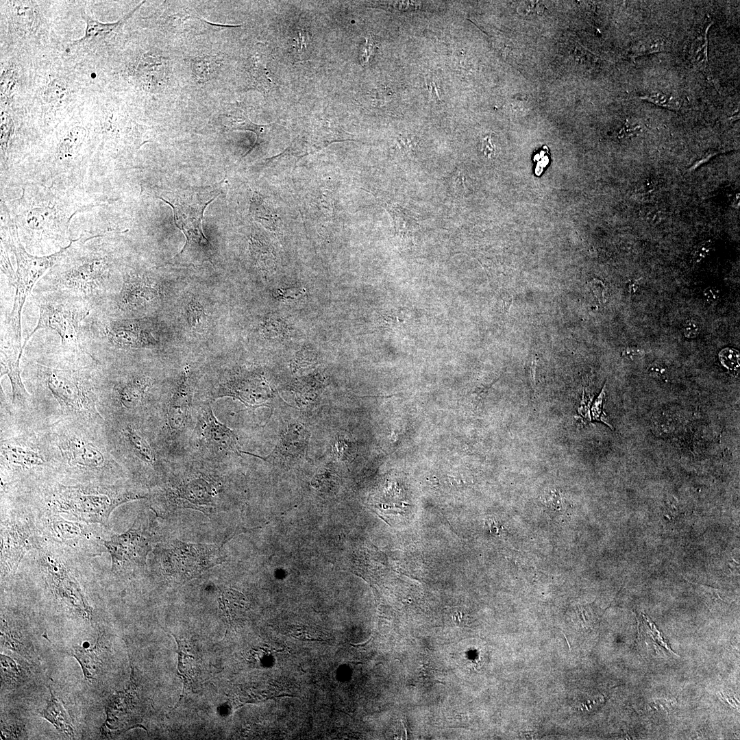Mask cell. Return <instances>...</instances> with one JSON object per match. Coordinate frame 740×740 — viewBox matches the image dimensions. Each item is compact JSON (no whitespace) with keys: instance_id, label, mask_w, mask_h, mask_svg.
Returning <instances> with one entry per match:
<instances>
[{"instance_id":"6da1fadb","label":"cell","mask_w":740,"mask_h":740,"mask_svg":"<svg viewBox=\"0 0 740 740\" xmlns=\"http://www.w3.org/2000/svg\"><path fill=\"white\" fill-rule=\"evenodd\" d=\"M112 234L71 240L32 292L66 291L88 302L93 310L105 306L121 289L125 265L117 256Z\"/></svg>"},{"instance_id":"7a4b0ae2","label":"cell","mask_w":740,"mask_h":740,"mask_svg":"<svg viewBox=\"0 0 740 740\" xmlns=\"http://www.w3.org/2000/svg\"><path fill=\"white\" fill-rule=\"evenodd\" d=\"M19 197L3 199L15 223L21 241L30 254L48 255L68 245L72 219L97 206L84 188H63L29 184L21 186Z\"/></svg>"},{"instance_id":"3957f363","label":"cell","mask_w":740,"mask_h":740,"mask_svg":"<svg viewBox=\"0 0 740 740\" xmlns=\"http://www.w3.org/2000/svg\"><path fill=\"white\" fill-rule=\"evenodd\" d=\"M1 242L13 254L16 264L15 280L12 284L14 289L13 304L6 316L1 317V335L23 345L21 316L25 303L38 281L57 262L69 247L71 242L49 255L32 254L22 244L17 227L9 213L1 217Z\"/></svg>"},{"instance_id":"277c9868","label":"cell","mask_w":740,"mask_h":740,"mask_svg":"<svg viewBox=\"0 0 740 740\" xmlns=\"http://www.w3.org/2000/svg\"><path fill=\"white\" fill-rule=\"evenodd\" d=\"M38 308V319L27 336L23 348L40 330H51L60 340V348L71 354L86 352V331L92 307L84 299L66 291L32 292L28 299Z\"/></svg>"},{"instance_id":"5b68a950","label":"cell","mask_w":740,"mask_h":740,"mask_svg":"<svg viewBox=\"0 0 740 740\" xmlns=\"http://www.w3.org/2000/svg\"><path fill=\"white\" fill-rule=\"evenodd\" d=\"M145 497L141 493L123 488L60 485L51 498L50 506L53 510L79 521L107 525L110 515L116 507Z\"/></svg>"},{"instance_id":"8992f818","label":"cell","mask_w":740,"mask_h":740,"mask_svg":"<svg viewBox=\"0 0 740 740\" xmlns=\"http://www.w3.org/2000/svg\"><path fill=\"white\" fill-rule=\"evenodd\" d=\"M216 197L207 199L194 192L177 193L174 198L159 197L173 209L175 225L184 233L186 241L181 251L174 259L180 262L201 263L212 256L210 243L202 229L204 212Z\"/></svg>"},{"instance_id":"52a82bcc","label":"cell","mask_w":740,"mask_h":740,"mask_svg":"<svg viewBox=\"0 0 740 740\" xmlns=\"http://www.w3.org/2000/svg\"><path fill=\"white\" fill-rule=\"evenodd\" d=\"M155 554L162 575L176 582L189 580L224 562V554L216 545L178 540L160 544Z\"/></svg>"},{"instance_id":"ba28073f","label":"cell","mask_w":740,"mask_h":740,"mask_svg":"<svg viewBox=\"0 0 740 740\" xmlns=\"http://www.w3.org/2000/svg\"><path fill=\"white\" fill-rule=\"evenodd\" d=\"M36 380L71 410L79 411L85 408L91 411L92 375L87 367L75 369L52 366L41 361L33 363Z\"/></svg>"},{"instance_id":"9c48e42d","label":"cell","mask_w":740,"mask_h":740,"mask_svg":"<svg viewBox=\"0 0 740 740\" xmlns=\"http://www.w3.org/2000/svg\"><path fill=\"white\" fill-rule=\"evenodd\" d=\"M138 516L128 530L103 541L112 558V571L130 573L146 565L147 556L151 549V535Z\"/></svg>"},{"instance_id":"30bf717a","label":"cell","mask_w":740,"mask_h":740,"mask_svg":"<svg viewBox=\"0 0 740 740\" xmlns=\"http://www.w3.org/2000/svg\"><path fill=\"white\" fill-rule=\"evenodd\" d=\"M34 529L24 518L12 517L1 523V576L15 572L21 560L34 544Z\"/></svg>"},{"instance_id":"8fae6325","label":"cell","mask_w":740,"mask_h":740,"mask_svg":"<svg viewBox=\"0 0 740 740\" xmlns=\"http://www.w3.org/2000/svg\"><path fill=\"white\" fill-rule=\"evenodd\" d=\"M42 563L47 573L49 584L56 597L79 617L90 619L92 609L79 584L62 562L51 554H45Z\"/></svg>"},{"instance_id":"7c38bea8","label":"cell","mask_w":740,"mask_h":740,"mask_svg":"<svg viewBox=\"0 0 740 740\" xmlns=\"http://www.w3.org/2000/svg\"><path fill=\"white\" fill-rule=\"evenodd\" d=\"M198 432L201 443L212 452L238 453L239 450L236 435L216 418L209 403L201 409Z\"/></svg>"},{"instance_id":"4fadbf2b","label":"cell","mask_w":740,"mask_h":740,"mask_svg":"<svg viewBox=\"0 0 740 740\" xmlns=\"http://www.w3.org/2000/svg\"><path fill=\"white\" fill-rule=\"evenodd\" d=\"M347 140L339 130L323 123L310 127L300 132L290 146L280 156L291 155L297 161L303 157L320 151L335 142Z\"/></svg>"},{"instance_id":"5bb4252c","label":"cell","mask_w":740,"mask_h":740,"mask_svg":"<svg viewBox=\"0 0 740 740\" xmlns=\"http://www.w3.org/2000/svg\"><path fill=\"white\" fill-rule=\"evenodd\" d=\"M193 394L190 371L186 366L168 405L167 421L172 432H177L184 426L191 406Z\"/></svg>"},{"instance_id":"9a60e30c","label":"cell","mask_w":740,"mask_h":740,"mask_svg":"<svg viewBox=\"0 0 740 740\" xmlns=\"http://www.w3.org/2000/svg\"><path fill=\"white\" fill-rule=\"evenodd\" d=\"M23 345L1 339V376L7 375L10 380L13 401H23L29 396L21 377L20 360Z\"/></svg>"},{"instance_id":"2e32d148","label":"cell","mask_w":740,"mask_h":740,"mask_svg":"<svg viewBox=\"0 0 740 740\" xmlns=\"http://www.w3.org/2000/svg\"><path fill=\"white\" fill-rule=\"evenodd\" d=\"M215 489L204 478L197 477L184 482L171 493L178 506L201 509L202 505H212Z\"/></svg>"},{"instance_id":"e0dca14e","label":"cell","mask_w":740,"mask_h":740,"mask_svg":"<svg viewBox=\"0 0 740 740\" xmlns=\"http://www.w3.org/2000/svg\"><path fill=\"white\" fill-rule=\"evenodd\" d=\"M64 452L71 465L97 468L104 463L103 454L96 447L77 439L67 442Z\"/></svg>"},{"instance_id":"ac0fdd59","label":"cell","mask_w":740,"mask_h":740,"mask_svg":"<svg viewBox=\"0 0 740 740\" xmlns=\"http://www.w3.org/2000/svg\"><path fill=\"white\" fill-rule=\"evenodd\" d=\"M269 58L266 46L257 43L248 58L247 65V72L254 82L264 90L271 89L275 85L267 68Z\"/></svg>"},{"instance_id":"d6986e66","label":"cell","mask_w":740,"mask_h":740,"mask_svg":"<svg viewBox=\"0 0 740 740\" xmlns=\"http://www.w3.org/2000/svg\"><path fill=\"white\" fill-rule=\"evenodd\" d=\"M152 383V379L149 376L136 375L117 382L115 389L123 405L132 408L140 404Z\"/></svg>"},{"instance_id":"ffe728a7","label":"cell","mask_w":740,"mask_h":740,"mask_svg":"<svg viewBox=\"0 0 740 740\" xmlns=\"http://www.w3.org/2000/svg\"><path fill=\"white\" fill-rule=\"evenodd\" d=\"M144 3L145 1H143L131 12H128L123 17L120 18L118 21L114 23H100L96 20L92 19L91 17L85 15L84 16V18L86 23V27L84 36L83 38L73 42L72 43V45L86 42L96 38L100 37L101 36H106L114 32L119 30L120 29H121L124 23Z\"/></svg>"},{"instance_id":"44dd1931","label":"cell","mask_w":740,"mask_h":740,"mask_svg":"<svg viewBox=\"0 0 740 740\" xmlns=\"http://www.w3.org/2000/svg\"><path fill=\"white\" fill-rule=\"evenodd\" d=\"M50 692V699L47 701V706L40 713V715L49 721L59 731L73 737L74 730L69 715L51 689Z\"/></svg>"},{"instance_id":"7402d4cb","label":"cell","mask_w":740,"mask_h":740,"mask_svg":"<svg viewBox=\"0 0 740 740\" xmlns=\"http://www.w3.org/2000/svg\"><path fill=\"white\" fill-rule=\"evenodd\" d=\"M49 523L53 535L63 542L78 541L87 537L88 533H90L84 524L70 522L58 516H52Z\"/></svg>"},{"instance_id":"603a6c76","label":"cell","mask_w":740,"mask_h":740,"mask_svg":"<svg viewBox=\"0 0 740 740\" xmlns=\"http://www.w3.org/2000/svg\"><path fill=\"white\" fill-rule=\"evenodd\" d=\"M72 654L81 665L86 679L92 680L100 672L102 662L99 641L93 648L74 647Z\"/></svg>"},{"instance_id":"cb8c5ba5","label":"cell","mask_w":740,"mask_h":740,"mask_svg":"<svg viewBox=\"0 0 740 740\" xmlns=\"http://www.w3.org/2000/svg\"><path fill=\"white\" fill-rule=\"evenodd\" d=\"M713 21H708L704 24L702 30L694 40L691 49V60L693 67L704 73L707 79L710 75L708 70V32Z\"/></svg>"},{"instance_id":"d4e9b609","label":"cell","mask_w":740,"mask_h":740,"mask_svg":"<svg viewBox=\"0 0 740 740\" xmlns=\"http://www.w3.org/2000/svg\"><path fill=\"white\" fill-rule=\"evenodd\" d=\"M225 122L228 127L231 130L251 131L256 135V142L243 156V158L249 153L253 149L260 143V138L262 137L264 131V127H266V125H258L252 122L245 112L241 109H236L229 112L228 114L226 115Z\"/></svg>"},{"instance_id":"484cf974","label":"cell","mask_w":740,"mask_h":740,"mask_svg":"<svg viewBox=\"0 0 740 740\" xmlns=\"http://www.w3.org/2000/svg\"><path fill=\"white\" fill-rule=\"evenodd\" d=\"M2 449L8 461L23 467L40 465L44 462L42 458L36 453L20 447L8 445Z\"/></svg>"},{"instance_id":"4316f807","label":"cell","mask_w":740,"mask_h":740,"mask_svg":"<svg viewBox=\"0 0 740 740\" xmlns=\"http://www.w3.org/2000/svg\"><path fill=\"white\" fill-rule=\"evenodd\" d=\"M221 62V58L217 56H204L195 58L192 63V69L196 79L200 83L210 80Z\"/></svg>"},{"instance_id":"83f0119b","label":"cell","mask_w":740,"mask_h":740,"mask_svg":"<svg viewBox=\"0 0 740 740\" xmlns=\"http://www.w3.org/2000/svg\"><path fill=\"white\" fill-rule=\"evenodd\" d=\"M172 636L175 638L177 645L176 651L178 654L177 674L182 679L184 692L192 684L194 670L192 663L193 661L190 659L194 657L188 653L184 642L180 640L175 634H172Z\"/></svg>"},{"instance_id":"f1b7e54d","label":"cell","mask_w":740,"mask_h":740,"mask_svg":"<svg viewBox=\"0 0 740 740\" xmlns=\"http://www.w3.org/2000/svg\"><path fill=\"white\" fill-rule=\"evenodd\" d=\"M125 436L136 455L144 462L153 464L156 462L155 453L149 443L136 431L128 426L125 430Z\"/></svg>"},{"instance_id":"f546056e","label":"cell","mask_w":740,"mask_h":740,"mask_svg":"<svg viewBox=\"0 0 740 740\" xmlns=\"http://www.w3.org/2000/svg\"><path fill=\"white\" fill-rule=\"evenodd\" d=\"M139 71L143 76L147 75L155 82L162 81L165 77L167 63L162 57L145 55L141 60Z\"/></svg>"},{"instance_id":"4dcf8cb0","label":"cell","mask_w":740,"mask_h":740,"mask_svg":"<svg viewBox=\"0 0 740 740\" xmlns=\"http://www.w3.org/2000/svg\"><path fill=\"white\" fill-rule=\"evenodd\" d=\"M295 61L305 60L312 51V38L309 31L301 29L295 32L291 40Z\"/></svg>"},{"instance_id":"1f68e13d","label":"cell","mask_w":740,"mask_h":740,"mask_svg":"<svg viewBox=\"0 0 740 740\" xmlns=\"http://www.w3.org/2000/svg\"><path fill=\"white\" fill-rule=\"evenodd\" d=\"M637 98L648 101L657 106L674 111L679 110L681 106L680 100L678 97L663 92H653Z\"/></svg>"},{"instance_id":"d6a6232c","label":"cell","mask_w":740,"mask_h":740,"mask_svg":"<svg viewBox=\"0 0 740 740\" xmlns=\"http://www.w3.org/2000/svg\"><path fill=\"white\" fill-rule=\"evenodd\" d=\"M1 676L7 681H17L20 676V670L16 663L9 656L1 654Z\"/></svg>"},{"instance_id":"836d02e7","label":"cell","mask_w":740,"mask_h":740,"mask_svg":"<svg viewBox=\"0 0 740 740\" xmlns=\"http://www.w3.org/2000/svg\"><path fill=\"white\" fill-rule=\"evenodd\" d=\"M722 364L729 369H736L739 366V354L735 349L725 348L719 354Z\"/></svg>"},{"instance_id":"e575fe53","label":"cell","mask_w":740,"mask_h":740,"mask_svg":"<svg viewBox=\"0 0 740 740\" xmlns=\"http://www.w3.org/2000/svg\"><path fill=\"white\" fill-rule=\"evenodd\" d=\"M605 387L606 384L603 386L599 396L595 400L592 406V418L594 420L600 421L608 425L610 428H613L612 426L608 423L606 414L603 410V403L605 397Z\"/></svg>"},{"instance_id":"d590c367","label":"cell","mask_w":740,"mask_h":740,"mask_svg":"<svg viewBox=\"0 0 740 740\" xmlns=\"http://www.w3.org/2000/svg\"><path fill=\"white\" fill-rule=\"evenodd\" d=\"M665 51V43L661 39H656L646 42L634 51L636 56H643L646 54H650L654 53H659Z\"/></svg>"},{"instance_id":"8d00e7d4","label":"cell","mask_w":740,"mask_h":740,"mask_svg":"<svg viewBox=\"0 0 740 740\" xmlns=\"http://www.w3.org/2000/svg\"><path fill=\"white\" fill-rule=\"evenodd\" d=\"M67 95V90L64 84L56 81L49 84L46 92L47 99L55 102L64 100Z\"/></svg>"},{"instance_id":"74e56055","label":"cell","mask_w":740,"mask_h":740,"mask_svg":"<svg viewBox=\"0 0 740 740\" xmlns=\"http://www.w3.org/2000/svg\"><path fill=\"white\" fill-rule=\"evenodd\" d=\"M641 130V125L639 123L626 119L624 126L619 132L618 137L619 138H623L625 137L633 136L639 134Z\"/></svg>"},{"instance_id":"f35d334b","label":"cell","mask_w":740,"mask_h":740,"mask_svg":"<svg viewBox=\"0 0 740 740\" xmlns=\"http://www.w3.org/2000/svg\"><path fill=\"white\" fill-rule=\"evenodd\" d=\"M711 248L712 244L710 241H704L700 243L695 248L693 254L694 262L699 263L704 260L710 254Z\"/></svg>"},{"instance_id":"ab89813d","label":"cell","mask_w":740,"mask_h":740,"mask_svg":"<svg viewBox=\"0 0 740 740\" xmlns=\"http://www.w3.org/2000/svg\"><path fill=\"white\" fill-rule=\"evenodd\" d=\"M700 332L701 325L694 319L686 321L683 325V334L687 338H694L700 334Z\"/></svg>"},{"instance_id":"60d3db41","label":"cell","mask_w":740,"mask_h":740,"mask_svg":"<svg viewBox=\"0 0 740 740\" xmlns=\"http://www.w3.org/2000/svg\"><path fill=\"white\" fill-rule=\"evenodd\" d=\"M375 48V43L371 38H366L365 43L364 44L360 53V59L362 64H366L372 55Z\"/></svg>"},{"instance_id":"b9f144b4","label":"cell","mask_w":740,"mask_h":740,"mask_svg":"<svg viewBox=\"0 0 740 740\" xmlns=\"http://www.w3.org/2000/svg\"><path fill=\"white\" fill-rule=\"evenodd\" d=\"M705 300L709 303H715L720 297V291L716 287L709 286L703 292Z\"/></svg>"},{"instance_id":"7bdbcfd3","label":"cell","mask_w":740,"mask_h":740,"mask_svg":"<svg viewBox=\"0 0 740 740\" xmlns=\"http://www.w3.org/2000/svg\"><path fill=\"white\" fill-rule=\"evenodd\" d=\"M588 285L593 291L595 295L598 298V299L603 301L604 286L603 285L602 282L595 279L590 282Z\"/></svg>"},{"instance_id":"ee69618b","label":"cell","mask_w":740,"mask_h":740,"mask_svg":"<svg viewBox=\"0 0 740 740\" xmlns=\"http://www.w3.org/2000/svg\"><path fill=\"white\" fill-rule=\"evenodd\" d=\"M581 406L578 408L579 414L586 420L590 421V415L589 410V405L590 402L585 399L584 395L582 396Z\"/></svg>"},{"instance_id":"f6af8a7d","label":"cell","mask_w":740,"mask_h":740,"mask_svg":"<svg viewBox=\"0 0 740 740\" xmlns=\"http://www.w3.org/2000/svg\"><path fill=\"white\" fill-rule=\"evenodd\" d=\"M641 349L635 347H628L623 351L622 354L626 358H633L634 357H637L641 355Z\"/></svg>"},{"instance_id":"bcb514c9","label":"cell","mask_w":740,"mask_h":740,"mask_svg":"<svg viewBox=\"0 0 740 740\" xmlns=\"http://www.w3.org/2000/svg\"><path fill=\"white\" fill-rule=\"evenodd\" d=\"M427 86L428 88V90H429V92L431 95V96L434 99H439V95L438 90H437V88H436V84H434V82H427Z\"/></svg>"},{"instance_id":"7dc6e473","label":"cell","mask_w":740,"mask_h":740,"mask_svg":"<svg viewBox=\"0 0 740 740\" xmlns=\"http://www.w3.org/2000/svg\"><path fill=\"white\" fill-rule=\"evenodd\" d=\"M502 301H503V304H504V310L506 312H508L509 310V309L510 308V306H511V304H512V302H513L512 296H510V295L504 296V297L502 298Z\"/></svg>"},{"instance_id":"c3c4849f","label":"cell","mask_w":740,"mask_h":740,"mask_svg":"<svg viewBox=\"0 0 740 740\" xmlns=\"http://www.w3.org/2000/svg\"><path fill=\"white\" fill-rule=\"evenodd\" d=\"M483 145H484V150H488L487 151L488 153L491 152V150L493 149L492 144H491V139H490L489 137H487L485 139H484Z\"/></svg>"}]
</instances>
